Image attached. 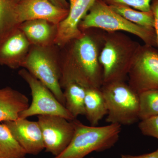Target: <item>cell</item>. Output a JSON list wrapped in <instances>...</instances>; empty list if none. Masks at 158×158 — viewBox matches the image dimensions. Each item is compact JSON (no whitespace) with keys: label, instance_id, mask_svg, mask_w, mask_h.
<instances>
[{"label":"cell","instance_id":"6da1fadb","mask_svg":"<svg viewBox=\"0 0 158 158\" xmlns=\"http://www.w3.org/2000/svg\"><path fill=\"white\" fill-rule=\"evenodd\" d=\"M82 32L81 37L61 48L60 81L72 80L86 88L100 89L103 81L99 57L105 31L90 28Z\"/></svg>","mask_w":158,"mask_h":158},{"label":"cell","instance_id":"7a4b0ae2","mask_svg":"<svg viewBox=\"0 0 158 158\" xmlns=\"http://www.w3.org/2000/svg\"><path fill=\"white\" fill-rule=\"evenodd\" d=\"M141 45L123 32L105 31L99 57L103 84L125 81Z\"/></svg>","mask_w":158,"mask_h":158},{"label":"cell","instance_id":"3957f363","mask_svg":"<svg viewBox=\"0 0 158 158\" xmlns=\"http://www.w3.org/2000/svg\"><path fill=\"white\" fill-rule=\"evenodd\" d=\"M71 121L74 132L70 143L63 152L52 158H84L93 152L105 151L117 143L121 131L118 124L88 126L77 118Z\"/></svg>","mask_w":158,"mask_h":158},{"label":"cell","instance_id":"277c9868","mask_svg":"<svg viewBox=\"0 0 158 158\" xmlns=\"http://www.w3.org/2000/svg\"><path fill=\"white\" fill-rule=\"evenodd\" d=\"M79 28L81 31L96 28L106 32H127L139 37L144 44L157 47L154 29L148 28L131 22L112 10L102 0L95 1L80 23Z\"/></svg>","mask_w":158,"mask_h":158},{"label":"cell","instance_id":"5b68a950","mask_svg":"<svg viewBox=\"0 0 158 158\" xmlns=\"http://www.w3.org/2000/svg\"><path fill=\"white\" fill-rule=\"evenodd\" d=\"M55 46L43 47L31 45L21 67L45 85L65 106V97L60 85V56Z\"/></svg>","mask_w":158,"mask_h":158},{"label":"cell","instance_id":"8992f818","mask_svg":"<svg viewBox=\"0 0 158 158\" xmlns=\"http://www.w3.org/2000/svg\"><path fill=\"white\" fill-rule=\"evenodd\" d=\"M100 89L107 109L106 122L131 125L139 120V94L128 84L111 82L103 84Z\"/></svg>","mask_w":158,"mask_h":158},{"label":"cell","instance_id":"52a82bcc","mask_svg":"<svg viewBox=\"0 0 158 158\" xmlns=\"http://www.w3.org/2000/svg\"><path fill=\"white\" fill-rule=\"evenodd\" d=\"M19 74L28 84L32 97L31 105L20 113L19 118H27L36 115H52L61 116L69 121L75 118L52 91L27 69L20 70Z\"/></svg>","mask_w":158,"mask_h":158},{"label":"cell","instance_id":"ba28073f","mask_svg":"<svg viewBox=\"0 0 158 158\" xmlns=\"http://www.w3.org/2000/svg\"><path fill=\"white\" fill-rule=\"evenodd\" d=\"M128 84L136 93L158 90V51L141 45L129 72Z\"/></svg>","mask_w":158,"mask_h":158},{"label":"cell","instance_id":"9c48e42d","mask_svg":"<svg viewBox=\"0 0 158 158\" xmlns=\"http://www.w3.org/2000/svg\"><path fill=\"white\" fill-rule=\"evenodd\" d=\"M46 152L56 156L63 152L70 143L74 128L71 121L61 116H37Z\"/></svg>","mask_w":158,"mask_h":158},{"label":"cell","instance_id":"30bf717a","mask_svg":"<svg viewBox=\"0 0 158 158\" xmlns=\"http://www.w3.org/2000/svg\"><path fill=\"white\" fill-rule=\"evenodd\" d=\"M31 46L18 27L0 35V65L13 69L21 67Z\"/></svg>","mask_w":158,"mask_h":158},{"label":"cell","instance_id":"8fae6325","mask_svg":"<svg viewBox=\"0 0 158 158\" xmlns=\"http://www.w3.org/2000/svg\"><path fill=\"white\" fill-rule=\"evenodd\" d=\"M69 11L55 6L48 0H21L15 6L19 24L32 20L42 19L58 25L66 17Z\"/></svg>","mask_w":158,"mask_h":158},{"label":"cell","instance_id":"7c38bea8","mask_svg":"<svg viewBox=\"0 0 158 158\" xmlns=\"http://www.w3.org/2000/svg\"><path fill=\"white\" fill-rule=\"evenodd\" d=\"M96 0H68L69 11L65 19L57 25L55 45L62 48L73 40L82 36L79 25Z\"/></svg>","mask_w":158,"mask_h":158},{"label":"cell","instance_id":"4fadbf2b","mask_svg":"<svg viewBox=\"0 0 158 158\" xmlns=\"http://www.w3.org/2000/svg\"><path fill=\"white\" fill-rule=\"evenodd\" d=\"M27 154L37 155L44 149L41 129L38 123L18 118L3 123Z\"/></svg>","mask_w":158,"mask_h":158},{"label":"cell","instance_id":"5bb4252c","mask_svg":"<svg viewBox=\"0 0 158 158\" xmlns=\"http://www.w3.org/2000/svg\"><path fill=\"white\" fill-rule=\"evenodd\" d=\"M57 25L45 20L36 19L24 22L18 27L31 45L46 47L55 45Z\"/></svg>","mask_w":158,"mask_h":158},{"label":"cell","instance_id":"9a60e30c","mask_svg":"<svg viewBox=\"0 0 158 158\" xmlns=\"http://www.w3.org/2000/svg\"><path fill=\"white\" fill-rule=\"evenodd\" d=\"M29 106L25 94L10 87L0 89V122L16 120Z\"/></svg>","mask_w":158,"mask_h":158},{"label":"cell","instance_id":"2e32d148","mask_svg":"<svg viewBox=\"0 0 158 158\" xmlns=\"http://www.w3.org/2000/svg\"><path fill=\"white\" fill-rule=\"evenodd\" d=\"M60 85L65 97V107L74 118L85 115L84 100L87 88L72 80L60 81Z\"/></svg>","mask_w":158,"mask_h":158},{"label":"cell","instance_id":"e0dca14e","mask_svg":"<svg viewBox=\"0 0 158 158\" xmlns=\"http://www.w3.org/2000/svg\"><path fill=\"white\" fill-rule=\"evenodd\" d=\"M85 115L91 126H97L107 114L106 104L101 89L87 88L84 100Z\"/></svg>","mask_w":158,"mask_h":158},{"label":"cell","instance_id":"ac0fdd59","mask_svg":"<svg viewBox=\"0 0 158 158\" xmlns=\"http://www.w3.org/2000/svg\"><path fill=\"white\" fill-rule=\"evenodd\" d=\"M109 6L112 10L131 22L144 27L154 29V18L151 11H139L121 4H113Z\"/></svg>","mask_w":158,"mask_h":158},{"label":"cell","instance_id":"d6986e66","mask_svg":"<svg viewBox=\"0 0 158 158\" xmlns=\"http://www.w3.org/2000/svg\"><path fill=\"white\" fill-rule=\"evenodd\" d=\"M27 154L9 128L0 124V158H23Z\"/></svg>","mask_w":158,"mask_h":158},{"label":"cell","instance_id":"ffe728a7","mask_svg":"<svg viewBox=\"0 0 158 158\" xmlns=\"http://www.w3.org/2000/svg\"><path fill=\"white\" fill-rule=\"evenodd\" d=\"M13 0H0V35L19 26Z\"/></svg>","mask_w":158,"mask_h":158},{"label":"cell","instance_id":"44dd1931","mask_svg":"<svg viewBox=\"0 0 158 158\" xmlns=\"http://www.w3.org/2000/svg\"><path fill=\"white\" fill-rule=\"evenodd\" d=\"M139 119L158 115V90L144 91L139 94Z\"/></svg>","mask_w":158,"mask_h":158},{"label":"cell","instance_id":"7402d4cb","mask_svg":"<svg viewBox=\"0 0 158 158\" xmlns=\"http://www.w3.org/2000/svg\"><path fill=\"white\" fill-rule=\"evenodd\" d=\"M138 127L144 135L153 137L158 140V115L141 120Z\"/></svg>","mask_w":158,"mask_h":158},{"label":"cell","instance_id":"603a6c76","mask_svg":"<svg viewBox=\"0 0 158 158\" xmlns=\"http://www.w3.org/2000/svg\"><path fill=\"white\" fill-rule=\"evenodd\" d=\"M107 5L121 4L127 5L136 10L143 11H150L151 3L152 0H102Z\"/></svg>","mask_w":158,"mask_h":158},{"label":"cell","instance_id":"cb8c5ba5","mask_svg":"<svg viewBox=\"0 0 158 158\" xmlns=\"http://www.w3.org/2000/svg\"><path fill=\"white\" fill-rule=\"evenodd\" d=\"M151 10L154 18V28L156 37L157 48L158 51V0H152L151 3Z\"/></svg>","mask_w":158,"mask_h":158},{"label":"cell","instance_id":"d4e9b609","mask_svg":"<svg viewBox=\"0 0 158 158\" xmlns=\"http://www.w3.org/2000/svg\"><path fill=\"white\" fill-rule=\"evenodd\" d=\"M119 158H158V152L156 150L152 152L139 156L122 155Z\"/></svg>","mask_w":158,"mask_h":158},{"label":"cell","instance_id":"484cf974","mask_svg":"<svg viewBox=\"0 0 158 158\" xmlns=\"http://www.w3.org/2000/svg\"><path fill=\"white\" fill-rule=\"evenodd\" d=\"M48 1L55 6L59 8L69 9V3L67 0H48Z\"/></svg>","mask_w":158,"mask_h":158},{"label":"cell","instance_id":"4316f807","mask_svg":"<svg viewBox=\"0 0 158 158\" xmlns=\"http://www.w3.org/2000/svg\"><path fill=\"white\" fill-rule=\"evenodd\" d=\"M13 1H14L15 3H17L20 2V1H21V0H13Z\"/></svg>","mask_w":158,"mask_h":158},{"label":"cell","instance_id":"83f0119b","mask_svg":"<svg viewBox=\"0 0 158 158\" xmlns=\"http://www.w3.org/2000/svg\"><path fill=\"white\" fill-rule=\"evenodd\" d=\"M157 152H158V149L157 150Z\"/></svg>","mask_w":158,"mask_h":158},{"label":"cell","instance_id":"f1b7e54d","mask_svg":"<svg viewBox=\"0 0 158 158\" xmlns=\"http://www.w3.org/2000/svg\"></svg>","mask_w":158,"mask_h":158},{"label":"cell","instance_id":"f546056e","mask_svg":"<svg viewBox=\"0 0 158 158\" xmlns=\"http://www.w3.org/2000/svg\"></svg>","mask_w":158,"mask_h":158}]
</instances>
